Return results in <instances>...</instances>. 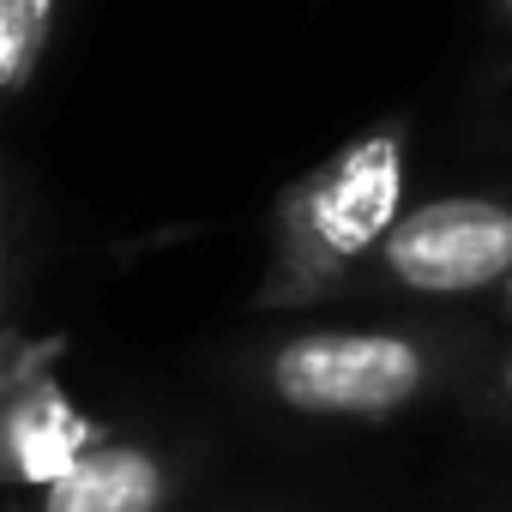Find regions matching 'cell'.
I'll list each match as a JSON object with an SVG mask.
<instances>
[{"instance_id": "6da1fadb", "label": "cell", "mask_w": 512, "mask_h": 512, "mask_svg": "<svg viewBox=\"0 0 512 512\" xmlns=\"http://www.w3.org/2000/svg\"><path fill=\"white\" fill-rule=\"evenodd\" d=\"M410 121H374L278 193L260 308H308L386 247L404 217Z\"/></svg>"}, {"instance_id": "7a4b0ae2", "label": "cell", "mask_w": 512, "mask_h": 512, "mask_svg": "<svg viewBox=\"0 0 512 512\" xmlns=\"http://www.w3.org/2000/svg\"><path fill=\"white\" fill-rule=\"evenodd\" d=\"M434 350L410 332H380V326H314L290 332L266 350L260 374L266 392L320 422H386L404 416L428 380H434Z\"/></svg>"}, {"instance_id": "3957f363", "label": "cell", "mask_w": 512, "mask_h": 512, "mask_svg": "<svg viewBox=\"0 0 512 512\" xmlns=\"http://www.w3.org/2000/svg\"><path fill=\"white\" fill-rule=\"evenodd\" d=\"M374 272L410 296H476L512 278V199L494 193H446L410 205Z\"/></svg>"}, {"instance_id": "277c9868", "label": "cell", "mask_w": 512, "mask_h": 512, "mask_svg": "<svg viewBox=\"0 0 512 512\" xmlns=\"http://www.w3.org/2000/svg\"><path fill=\"white\" fill-rule=\"evenodd\" d=\"M169 494H175V470L163 452L109 440V446H91L55 482H43L37 512H163Z\"/></svg>"}, {"instance_id": "5b68a950", "label": "cell", "mask_w": 512, "mask_h": 512, "mask_svg": "<svg viewBox=\"0 0 512 512\" xmlns=\"http://www.w3.org/2000/svg\"><path fill=\"white\" fill-rule=\"evenodd\" d=\"M61 0H0V91L25 97L49 43H55Z\"/></svg>"}, {"instance_id": "8992f818", "label": "cell", "mask_w": 512, "mask_h": 512, "mask_svg": "<svg viewBox=\"0 0 512 512\" xmlns=\"http://www.w3.org/2000/svg\"><path fill=\"white\" fill-rule=\"evenodd\" d=\"M500 386H506V398H512V350L500 356Z\"/></svg>"}, {"instance_id": "52a82bcc", "label": "cell", "mask_w": 512, "mask_h": 512, "mask_svg": "<svg viewBox=\"0 0 512 512\" xmlns=\"http://www.w3.org/2000/svg\"><path fill=\"white\" fill-rule=\"evenodd\" d=\"M506 320H512V278H506Z\"/></svg>"}]
</instances>
